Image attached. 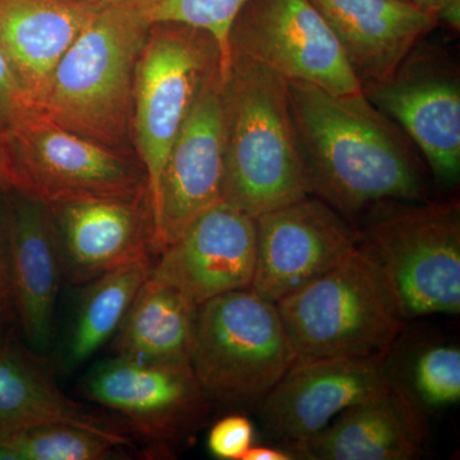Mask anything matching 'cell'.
Listing matches in <instances>:
<instances>
[{
    "label": "cell",
    "mask_w": 460,
    "mask_h": 460,
    "mask_svg": "<svg viewBox=\"0 0 460 460\" xmlns=\"http://www.w3.org/2000/svg\"><path fill=\"white\" fill-rule=\"evenodd\" d=\"M224 178L226 120L219 68L206 81L172 144L151 202L156 257L199 215L223 201Z\"/></svg>",
    "instance_id": "12"
},
{
    "label": "cell",
    "mask_w": 460,
    "mask_h": 460,
    "mask_svg": "<svg viewBox=\"0 0 460 460\" xmlns=\"http://www.w3.org/2000/svg\"><path fill=\"white\" fill-rule=\"evenodd\" d=\"M123 447L107 436L66 423L23 429L0 440V460H104Z\"/></svg>",
    "instance_id": "24"
},
{
    "label": "cell",
    "mask_w": 460,
    "mask_h": 460,
    "mask_svg": "<svg viewBox=\"0 0 460 460\" xmlns=\"http://www.w3.org/2000/svg\"><path fill=\"white\" fill-rule=\"evenodd\" d=\"M50 423L77 426L120 445L129 444L114 422L68 398L42 353L18 343L12 335L0 343V440Z\"/></svg>",
    "instance_id": "21"
},
{
    "label": "cell",
    "mask_w": 460,
    "mask_h": 460,
    "mask_svg": "<svg viewBox=\"0 0 460 460\" xmlns=\"http://www.w3.org/2000/svg\"><path fill=\"white\" fill-rule=\"evenodd\" d=\"M87 401L114 411L168 456L208 420L211 402L190 362H144L115 356L93 366L81 383Z\"/></svg>",
    "instance_id": "9"
},
{
    "label": "cell",
    "mask_w": 460,
    "mask_h": 460,
    "mask_svg": "<svg viewBox=\"0 0 460 460\" xmlns=\"http://www.w3.org/2000/svg\"><path fill=\"white\" fill-rule=\"evenodd\" d=\"M154 262V260H142L128 263L86 284L66 343V367L74 370L89 361L117 334Z\"/></svg>",
    "instance_id": "23"
},
{
    "label": "cell",
    "mask_w": 460,
    "mask_h": 460,
    "mask_svg": "<svg viewBox=\"0 0 460 460\" xmlns=\"http://www.w3.org/2000/svg\"><path fill=\"white\" fill-rule=\"evenodd\" d=\"M293 456L287 450H278L274 447H251L242 460H292Z\"/></svg>",
    "instance_id": "30"
},
{
    "label": "cell",
    "mask_w": 460,
    "mask_h": 460,
    "mask_svg": "<svg viewBox=\"0 0 460 460\" xmlns=\"http://www.w3.org/2000/svg\"><path fill=\"white\" fill-rule=\"evenodd\" d=\"M393 383L383 357L296 361L259 402L260 420L271 438L296 443Z\"/></svg>",
    "instance_id": "14"
},
{
    "label": "cell",
    "mask_w": 460,
    "mask_h": 460,
    "mask_svg": "<svg viewBox=\"0 0 460 460\" xmlns=\"http://www.w3.org/2000/svg\"><path fill=\"white\" fill-rule=\"evenodd\" d=\"M230 53L251 58L287 81L339 96L363 95L337 36L310 0H248L230 29Z\"/></svg>",
    "instance_id": "10"
},
{
    "label": "cell",
    "mask_w": 460,
    "mask_h": 460,
    "mask_svg": "<svg viewBox=\"0 0 460 460\" xmlns=\"http://www.w3.org/2000/svg\"><path fill=\"white\" fill-rule=\"evenodd\" d=\"M219 68L222 54L210 33L181 23L148 29L136 63L131 136L146 172L150 206L172 144L206 81Z\"/></svg>",
    "instance_id": "8"
},
{
    "label": "cell",
    "mask_w": 460,
    "mask_h": 460,
    "mask_svg": "<svg viewBox=\"0 0 460 460\" xmlns=\"http://www.w3.org/2000/svg\"><path fill=\"white\" fill-rule=\"evenodd\" d=\"M35 111L13 66L0 48V128Z\"/></svg>",
    "instance_id": "29"
},
{
    "label": "cell",
    "mask_w": 460,
    "mask_h": 460,
    "mask_svg": "<svg viewBox=\"0 0 460 460\" xmlns=\"http://www.w3.org/2000/svg\"><path fill=\"white\" fill-rule=\"evenodd\" d=\"M335 33L362 89L390 77L438 26L410 0H310Z\"/></svg>",
    "instance_id": "18"
},
{
    "label": "cell",
    "mask_w": 460,
    "mask_h": 460,
    "mask_svg": "<svg viewBox=\"0 0 460 460\" xmlns=\"http://www.w3.org/2000/svg\"><path fill=\"white\" fill-rule=\"evenodd\" d=\"M93 2H96V3H107V2H109V0H93Z\"/></svg>",
    "instance_id": "33"
},
{
    "label": "cell",
    "mask_w": 460,
    "mask_h": 460,
    "mask_svg": "<svg viewBox=\"0 0 460 460\" xmlns=\"http://www.w3.org/2000/svg\"><path fill=\"white\" fill-rule=\"evenodd\" d=\"M411 2L434 14L436 18L445 9L454 7V5H460V0H411Z\"/></svg>",
    "instance_id": "31"
},
{
    "label": "cell",
    "mask_w": 460,
    "mask_h": 460,
    "mask_svg": "<svg viewBox=\"0 0 460 460\" xmlns=\"http://www.w3.org/2000/svg\"><path fill=\"white\" fill-rule=\"evenodd\" d=\"M63 275L75 286L142 260H155L148 193L48 206Z\"/></svg>",
    "instance_id": "16"
},
{
    "label": "cell",
    "mask_w": 460,
    "mask_h": 460,
    "mask_svg": "<svg viewBox=\"0 0 460 460\" xmlns=\"http://www.w3.org/2000/svg\"><path fill=\"white\" fill-rule=\"evenodd\" d=\"M0 193H4V189H3L2 181H0Z\"/></svg>",
    "instance_id": "32"
},
{
    "label": "cell",
    "mask_w": 460,
    "mask_h": 460,
    "mask_svg": "<svg viewBox=\"0 0 460 460\" xmlns=\"http://www.w3.org/2000/svg\"><path fill=\"white\" fill-rule=\"evenodd\" d=\"M111 2V0H109ZM148 25L181 23L210 33L222 54V75L229 65V32L248 0H117Z\"/></svg>",
    "instance_id": "25"
},
{
    "label": "cell",
    "mask_w": 460,
    "mask_h": 460,
    "mask_svg": "<svg viewBox=\"0 0 460 460\" xmlns=\"http://www.w3.org/2000/svg\"><path fill=\"white\" fill-rule=\"evenodd\" d=\"M256 259L255 217L222 201L157 255L151 274L201 305L226 293L251 289Z\"/></svg>",
    "instance_id": "15"
},
{
    "label": "cell",
    "mask_w": 460,
    "mask_h": 460,
    "mask_svg": "<svg viewBox=\"0 0 460 460\" xmlns=\"http://www.w3.org/2000/svg\"><path fill=\"white\" fill-rule=\"evenodd\" d=\"M17 323L38 353L49 348L63 275L49 208L21 193L4 192Z\"/></svg>",
    "instance_id": "19"
},
{
    "label": "cell",
    "mask_w": 460,
    "mask_h": 460,
    "mask_svg": "<svg viewBox=\"0 0 460 460\" xmlns=\"http://www.w3.org/2000/svg\"><path fill=\"white\" fill-rule=\"evenodd\" d=\"M288 99L311 195L348 220L377 205L429 201L407 138L365 95L288 81Z\"/></svg>",
    "instance_id": "1"
},
{
    "label": "cell",
    "mask_w": 460,
    "mask_h": 460,
    "mask_svg": "<svg viewBox=\"0 0 460 460\" xmlns=\"http://www.w3.org/2000/svg\"><path fill=\"white\" fill-rule=\"evenodd\" d=\"M425 438L423 408L394 381L317 434L287 444V452L304 460H411L422 453Z\"/></svg>",
    "instance_id": "17"
},
{
    "label": "cell",
    "mask_w": 460,
    "mask_h": 460,
    "mask_svg": "<svg viewBox=\"0 0 460 460\" xmlns=\"http://www.w3.org/2000/svg\"><path fill=\"white\" fill-rule=\"evenodd\" d=\"M16 323H18L12 281L7 205L4 193H0V343L13 335L12 332Z\"/></svg>",
    "instance_id": "28"
},
{
    "label": "cell",
    "mask_w": 460,
    "mask_h": 460,
    "mask_svg": "<svg viewBox=\"0 0 460 460\" xmlns=\"http://www.w3.org/2000/svg\"><path fill=\"white\" fill-rule=\"evenodd\" d=\"M425 42V41H423ZM417 45L365 98L405 132L435 180L454 187L460 178V75L444 51Z\"/></svg>",
    "instance_id": "11"
},
{
    "label": "cell",
    "mask_w": 460,
    "mask_h": 460,
    "mask_svg": "<svg viewBox=\"0 0 460 460\" xmlns=\"http://www.w3.org/2000/svg\"><path fill=\"white\" fill-rule=\"evenodd\" d=\"M222 75L223 201L256 219L311 195L286 78L238 53H230Z\"/></svg>",
    "instance_id": "2"
},
{
    "label": "cell",
    "mask_w": 460,
    "mask_h": 460,
    "mask_svg": "<svg viewBox=\"0 0 460 460\" xmlns=\"http://www.w3.org/2000/svg\"><path fill=\"white\" fill-rule=\"evenodd\" d=\"M252 445L253 425L241 414L224 417L208 432V450L217 459L242 460Z\"/></svg>",
    "instance_id": "27"
},
{
    "label": "cell",
    "mask_w": 460,
    "mask_h": 460,
    "mask_svg": "<svg viewBox=\"0 0 460 460\" xmlns=\"http://www.w3.org/2000/svg\"><path fill=\"white\" fill-rule=\"evenodd\" d=\"M148 29L122 3H102L57 63L36 111L84 138L131 153L136 63Z\"/></svg>",
    "instance_id": "3"
},
{
    "label": "cell",
    "mask_w": 460,
    "mask_h": 460,
    "mask_svg": "<svg viewBox=\"0 0 460 460\" xmlns=\"http://www.w3.org/2000/svg\"><path fill=\"white\" fill-rule=\"evenodd\" d=\"M296 362L277 304L252 289L199 305L190 365L211 404H259Z\"/></svg>",
    "instance_id": "6"
},
{
    "label": "cell",
    "mask_w": 460,
    "mask_h": 460,
    "mask_svg": "<svg viewBox=\"0 0 460 460\" xmlns=\"http://www.w3.org/2000/svg\"><path fill=\"white\" fill-rule=\"evenodd\" d=\"M402 319L460 313V204H394L359 230Z\"/></svg>",
    "instance_id": "7"
},
{
    "label": "cell",
    "mask_w": 460,
    "mask_h": 460,
    "mask_svg": "<svg viewBox=\"0 0 460 460\" xmlns=\"http://www.w3.org/2000/svg\"><path fill=\"white\" fill-rule=\"evenodd\" d=\"M102 4L93 0H0V48L35 111L57 63Z\"/></svg>",
    "instance_id": "20"
},
{
    "label": "cell",
    "mask_w": 460,
    "mask_h": 460,
    "mask_svg": "<svg viewBox=\"0 0 460 460\" xmlns=\"http://www.w3.org/2000/svg\"><path fill=\"white\" fill-rule=\"evenodd\" d=\"M199 305L148 275L115 338V356L144 362H190Z\"/></svg>",
    "instance_id": "22"
},
{
    "label": "cell",
    "mask_w": 460,
    "mask_h": 460,
    "mask_svg": "<svg viewBox=\"0 0 460 460\" xmlns=\"http://www.w3.org/2000/svg\"><path fill=\"white\" fill-rule=\"evenodd\" d=\"M410 2H411V0H410Z\"/></svg>",
    "instance_id": "34"
},
{
    "label": "cell",
    "mask_w": 460,
    "mask_h": 460,
    "mask_svg": "<svg viewBox=\"0 0 460 460\" xmlns=\"http://www.w3.org/2000/svg\"><path fill=\"white\" fill-rule=\"evenodd\" d=\"M414 401L422 408H444L460 399V349L458 345L426 348L411 367Z\"/></svg>",
    "instance_id": "26"
},
{
    "label": "cell",
    "mask_w": 460,
    "mask_h": 460,
    "mask_svg": "<svg viewBox=\"0 0 460 460\" xmlns=\"http://www.w3.org/2000/svg\"><path fill=\"white\" fill-rule=\"evenodd\" d=\"M277 307L296 361L387 358L405 326L386 280L358 244Z\"/></svg>",
    "instance_id": "4"
},
{
    "label": "cell",
    "mask_w": 460,
    "mask_h": 460,
    "mask_svg": "<svg viewBox=\"0 0 460 460\" xmlns=\"http://www.w3.org/2000/svg\"><path fill=\"white\" fill-rule=\"evenodd\" d=\"M256 224L251 289L272 304L325 274L358 244L359 230L313 195L260 215Z\"/></svg>",
    "instance_id": "13"
},
{
    "label": "cell",
    "mask_w": 460,
    "mask_h": 460,
    "mask_svg": "<svg viewBox=\"0 0 460 460\" xmlns=\"http://www.w3.org/2000/svg\"><path fill=\"white\" fill-rule=\"evenodd\" d=\"M0 181L4 192L47 206L148 193L137 156L62 128L36 111L0 128Z\"/></svg>",
    "instance_id": "5"
}]
</instances>
